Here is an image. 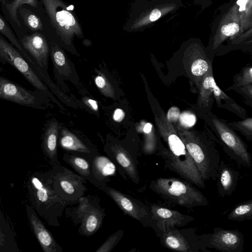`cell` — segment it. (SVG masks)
<instances>
[{
    "label": "cell",
    "mask_w": 252,
    "mask_h": 252,
    "mask_svg": "<svg viewBox=\"0 0 252 252\" xmlns=\"http://www.w3.org/2000/svg\"><path fill=\"white\" fill-rule=\"evenodd\" d=\"M28 185L30 193L33 197V204L39 213L50 225L59 226L58 219L67 204L54 189L51 171L31 177Z\"/></svg>",
    "instance_id": "1"
},
{
    "label": "cell",
    "mask_w": 252,
    "mask_h": 252,
    "mask_svg": "<svg viewBox=\"0 0 252 252\" xmlns=\"http://www.w3.org/2000/svg\"><path fill=\"white\" fill-rule=\"evenodd\" d=\"M204 181L216 180L220 158L213 144L193 131L175 126Z\"/></svg>",
    "instance_id": "2"
},
{
    "label": "cell",
    "mask_w": 252,
    "mask_h": 252,
    "mask_svg": "<svg viewBox=\"0 0 252 252\" xmlns=\"http://www.w3.org/2000/svg\"><path fill=\"white\" fill-rule=\"evenodd\" d=\"M150 188L165 201L189 209L208 204L205 196L192 184L176 178H158Z\"/></svg>",
    "instance_id": "3"
},
{
    "label": "cell",
    "mask_w": 252,
    "mask_h": 252,
    "mask_svg": "<svg viewBox=\"0 0 252 252\" xmlns=\"http://www.w3.org/2000/svg\"><path fill=\"white\" fill-rule=\"evenodd\" d=\"M0 62L8 63L17 69L34 88L51 97L47 86L53 85L45 72L28 61L22 53L12 44L0 36Z\"/></svg>",
    "instance_id": "4"
},
{
    "label": "cell",
    "mask_w": 252,
    "mask_h": 252,
    "mask_svg": "<svg viewBox=\"0 0 252 252\" xmlns=\"http://www.w3.org/2000/svg\"><path fill=\"white\" fill-rule=\"evenodd\" d=\"M220 12L212 25L210 42L212 51L229 40L231 43L242 33L237 5L234 0L220 7Z\"/></svg>",
    "instance_id": "5"
},
{
    "label": "cell",
    "mask_w": 252,
    "mask_h": 252,
    "mask_svg": "<svg viewBox=\"0 0 252 252\" xmlns=\"http://www.w3.org/2000/svg\"><path fill=\"white\" fill-rule=\"evenodd\" d=\"M52 166L53 186L56 193L67 205L78 203L88 190L86 180L61 164Z\"/></svg>",
    "instance_id": "6"
},
{
    "label": "cell",
    "mask_w": 252,
    "mask_h": 252,
    "mask_svg": "<svg viewBox=\"0 0 252 252\" xmlns=\"http://www.w3.org/2000/svg\"><path fill=\"white\" fill-rule=\"evenodd\" d=\"M78 203L70 216L74 223H80L78 232L81 235L91 236L101 227L105 216V210L101 207L96 198L93 197L83 196Z\"/></svg>",
    "instance_id": "7"
},
{
    "label": "cell",
    "mask_w": 252,
    "mask_h": 252,
    "mask_svg": "<svg viewBox=\"0 0 252 252\" xmlns=\"http://www.w3.org/2000/svg\"><path fill=\"white\" fill-rule=\"evenodd\" d=\"M182 63L186 73L198 88L204 76L212 68L205 48L198 39H190L185 44Z\"/></svg>",
    "instance_id": "8"
},
{
    "label": "cell",
    "mask_w": 252,
    "mask_h": 252,
    "mask_svg": "<svg viewBox=\"0 0 252 252\" xmlns=\"http://www.w3.org/2000/svg\"><path fill=\"white\" fill-rule=\"evenodd\" d=\"M0 67V72L2 71ZM48 96L41 92L28 90L0 74V98L20 105L44 109Z\"/></svg>",
    "instance_id": "9"
},
{
    "label": "cell",
    "mask_w": 252,
    "mask_h": 252,
    "mask_svg": "<svg viewBox=\"0 0 252 252\" xmlns=\"http://www.w3.org/2000/svg\"><path fill=\"white\" fill-rule=\"evenodd\" d=\"M42 1L53 26L64 42L69 43L74 34L82 35L76 19L60 0Z\"/></svg>",
    "instance_id": "10"
},
{
    "label": "cell",
    "mask_w": 252,
    "mask_h": 252,
    "mask_svg": "<svg viewBox=\"0 0 252 252\" xmlns=\"http://www.w3.org/2000/svg\"><path fill=\"white\" fill-rule=\"evenodd\" d=\"M98 189L107 194L125 214L139 221L144 226L151 224L150 208L142 202L109 187L107 185L102 186Z\"/></svg>",
    "instance_id": "11"
},
{
    "label": "cell",
    "mask_w": 252,
    "mask_h": 252,
    "mask_svg": "<svg viewBox=\"0 0 252 252\" xmlns=\"http://www.w3.org/2000/svg\"><path fill=\"white\" fill-rule=\"evenodd\" d=\"M221 141L233 154L232 158L240 163L250 166V155L245 143L226 125L217 118L212 119Z\"/></svg>",
    "instance_id": "12"
},
{
    "label": "cell",
    "mask_w": 252,
    "mask_h": 252,
    "mask_svg": "<svg viewBox=\"0 0 252 252\" xmlns=\"http://www.w3.org/2000/svg\"><path fill=\"white\" fill-rule=\"evenodd\" d=\"M150 210L152 222L155 223L161 232L185 226L194 220L190 216L155 204L150 206Z\"/></svg>",
    "instance_id": "13"
},
{
    "label": "cell",
    "mask_w": 252,
    "mask_h": 252,
    "mask_svg": "<svg viewBox=\"0 0 252 252\" xmlns=\"http://www.w3.org/2000/svg\"><path fill=\"white\" fill-rule=\"evenodd\" d=\"M20 42L35 64L46 71L49 49L44 36L38 32H34L24 36Z\"/></svg>",
    "instance_id": "14"
},
{
    "label": "cell",
    "mask_w": 252,
    "mask_h": 252,
    "mask_svg": "<svg viewBox=\"0 0 252 252\" xmlns=\"http://www.w3.org/2000/svg\"><path fill=\"white\" fill-rule=\"evenodd\" d=\"M210 247L221 252H239L243 248L244 237L237 230H226L216 228L209 234Z\"/></svg>",
    "instance_id": "15"
},
{
    "label": "cell",
    "mask_w": 252,
    "mask_h": 252,
    "mask_svg": "<svg viewBox=\"0 0 252 252\" xmlns=\"http://www.w3.org/2000/svg\"><path fill=\"white\" fill-rule=\"evenodd\" d=\"M111 160L116 163L120 174L126 179V176L135 184H138L139 176L137 170V160L129 152L119 144L111 146Z\"/></svg>",
    "instance_id": "16"
},
{
    "label": "cell",
    "mask_w": 252,
    "mask_h": 252,
    "mask_svg": "<svg viewBox=\"0 0 252 252\" xmlns=\"http://www.w3.org/2000/svg\"><path fill=\"white\" fill-rule=\"evenodd\" d=\"M28 218L32 229L45 252H62L63 248L56 241L50 232L40 220L34 210L28 205Z\"/></svg>",
    "instance_id": "17"
},
{
    "label": "cell",
    "mask_w": 252,
    "mask_h": 252,
    "mask_svg": "<svg viewBox=\"0 0 252 252\" xmlns=\"http://www.w3.org/2000/svg\"><path fill=\"white\" fill-rule=\"evenodd\" d=\"M94 185L98 189L110 181V177L116 174L117 166L109 158L98 154L90 161Z\"/></svg>",
    "instance_id": "18"
},
{
    "label": "cell",
    "mask_w": 252,
    "mask_h": 252,
    "mask_svg": "<svg viewBox=\"0 0 252 252\" xmlns=\"http://www.w3.org/2000/svg\"><path fill=\"white\" fill-rule=\"evenodd\" d=\"M59 128L57 121L54 119H52L45 126L42 136V149L52 165L61 164L57 153Z\"/></svg>",
    "instance_id": "19"
},
{
    "label": "cell",
    "mask_w": 252,
    "mask_h": 252,
    "mask_svg": "<svg viewBox=\"0 0 252 252\" xmlns=\"http://www.w3.org/2000/svg\"><path fill=\"white\" fill-rule=\"evenodd\" d=\"M59 143L63 149L76 153L75 155L83 157L90 161L98 155L96 151L91 149L76 135L65 128L62 130Z\"/></svg>",
    "instance_id": "20"
},
{
    "label": "cell",
    "mask_w": 252,
    "mask_h": 252,
    "mask_svg": "<svg viewBox=\"0 0 252 252\" xmlns=\"http://www.w3.org/2000/svg\"><path fill=\"white\" fill-rule=\"evenodd\" d=\"M218 189L222 196L231 194L236 186L238 173L220 161L218 171Z\"/></svg>",
    "instance_id": "21"
},
{
    "label": "cell",
    "mask_w": 252,
    "mask_h": 252,
    "mask_svg": "<svg viewBox=\"0 0 252 252\" xmlns=\"http://www.w3.org/2000/svg\"><path fill=\"white\" fill-rule=\"evenodd\" d=\"M161 240L164 246L169 249L180 252H193V247L184 236L182 230L176 228L162 232Z\"/></svg>",
    "instance_id": "22"
},
{
    "label": "cell",
    "mask_w": 252,
    "mask_h": 252,
    "mask_svg": "<svg viewBox=\"0 0 252 252\" xmlns=\"http://www.w3.org/2000/svg\"><path fill=\"white\" fill-rule=\"evenodd\" d=\"M63 160L69 164L81 177L94 185L90 161L87 158L75 154H65Z\"/></svg>",
    "instance_id": "23"
},
{
    "label": "cell",
    "mask_w": 252,
    "mask_h": 252,
    "mask_svg": "<svg viewBox=\"0 0 252 252\" xmlns=\"http://www.w3.org/2000/svg\"><path fill=\"white\" fill-rule=\"evenodd\" d=\"M216 84L213 76V68H211L204 76L198 87L199 94L198 104L201 108H209L214 98V89Z\"/></svg>",
    "instance_id": "24"
},
{
    "label": "cell",
    "mask_w": 252,
    "mask_h": 252,
    "mask_svg": "<svg viewBox=\"0 0 252 252\" xmlns=\"http://www.w3.org/2000/svg\"><path fill=\"white\" fill-rule=\"evenodd\" d=\"M177 8V3L173 4V0H166L159 6L152 8L144 16L134 24L132 28H138L151 24L158 20L162 15Z\"/></svg>",
    "instance_id": "25"
},
{
    "label": "cell",
    "mask_w": 252,
    "mask_h": 252,
    "mask_svg": "<svg viewBox=\"0 0 252 252\" xmlns=\"http://www.w3.org/2000/svg\"><path fill=\"white\" fill-rule=\"evenodd\" d=\"M237 5L242 32L252 30V0H234Z\"/></svg>",
    "instance_id": "26"
},
{
    "label": "cell",
    "mask_w": 252,
    "mask_h": 252,
    "mask_svg": "<svg viewBox=\"0 0 252 252\" xmlns=\"http://www.w3.org/2000/svg\"><path fill=\"white\" fill-rule=\"evenodd\" d=\"M0 32L9 40L11 44L22 53V54L24 56V57L28 60L29 62L32 63L34 66L40 68L35 64V63L32 61V59L23 49L20 44V41L16 37L12 31L9 27L8 25L7 24V23L5 22L0 14Z\"/></svg>",
    "instance_id": "27"
},
{
    "label": "cell",
    "mask_w": 252,
    "mask_h": 252,
    "mask_svg": "<svg viewBox=\"0 0 252 252\" xmlns=\"http://www.w3.org/2000/svg\"><path fill=\"white\" fill-rule=\"evenodd\" d=\"M51 57L56 71L59 73L68 75L70 68L63 52L58 47L52 46Z\"/></svg>",
    "instance_id": "28"
},
{
    "label": "cell",
    "mask_w": 252,
    "mask_h": 252,
    "mask_svg": "<svg viewBox=\"0 0 252 252\" xmlns=\"http://www.w3.org/2000/svg\"><path fill=\"white\" fill-rule=\"evenodd\" d=\"M252 216V201L250 200L235 207L228 214L227 218L229 220L242 221L251 219Z\"/></svg>",
    "instance_id": "29"
},
{
    "label": "cell",
    "mask_w": 252,
    "mask_h": 252,
    "mask_svg": "<svg viewBox=\"0 0 252 252\" xmlns=\"http://www.w3.org/2000/svg\"><path fill=\"white\" fill-rule=\"evenodd\" d=\"M143 131L145 134L143 151L145 154L151 155L154 154L157 147L158 141L152 130V126L150 123L145 124Z\"/></svg>",
    "instance_id": "30"
},
{
    "label": "cell",
    "mask_w": 252,
    "mask_h": 252,
    "mask_svg": "<svg viewBox=\"0 0 252 252\" xmlns=\"http://www.w3.org/2000/svg\"><path fill=\"white\" fill-rule=\"evenodd\" d=\"M25 4L36 7L37 3L36 0H13L11 2L7 3L6 4V8L11 18L20 27L21 25L17 17V11L22 5Z\"/></svg>",
    "instance_id": "31"
},
{
    "label": "cell",
    "mask_w": 252,
    "mask_h": 252,
    "mask_svg": "<svg viewBox=\"0 0 252 252\" xmlns=\"http://www.w3.org/2000/svg\"><path fill=\"white\" fill-rule=\"evenodd\" d=\"M20 10L25 24L29 29L32 31L42 29V24L38 17L26 8L21 7Z\"/></svg>",
    "instance_id": "32"
},
{
    "label": "cell",
    "mask_w": 252,
    "mask_h": 252,
    "mask_svg": "<svg viewBox=\"0 0 252 252\" xmlns=\"http://www.w3.org/2000/svg\"><path fill=\"white\" fill-rule=\"evenodd\" d=\"M124 234L123 229H119L110 235L104 243L95 251V252H110L118 242L120 241Z\"/></svg>",
    "instance_id": "33"
},
{
    "label": "cell",
    "mask_w": 252,
    "mask_h": 252,
    "mask_svg": "<svg viewBox=\"0 0 252 252\" xmlns=\"http://www.w3.org/2000/svg\"><path fill=\"white\" fill-rule=\"evenodd\" d=\"M94 82L97 87L104 95L111 98L115 97L113 87L105 76L100 74L98 75L95 77Z\"/></svg>",
    "instance_id": "34"
},
{
    "label": "cell",
    "mask_w": 252,
    "mask_h": 252,
    "mask_svg": "<svg viewBox=\"0 0 252 252\" xmlns=\"http://www.w3.org/2000/svg\"><path fill=\"white\" fill-rule=\"evenodd\" d=\"M178 126L185 129L192 127L196 122L195 115L190 112H184L179 116Z\"/></svg>",
    "instance_id": "35"
},
{
    "label": "cell",
    "mask_w": 252,
    "mask_h": 252,
    "mask_svg": "<svg viewBox=\"0 0 252 252\" xmlns=\"http://www.w3.org/2000/svg\"><path fill=\"white\" fill-rule=\"evenodd\" d=\"M236 128L240 130L247 137L251 139L252 135V119L251 118L232 124Z\"/></svg>",
    "instance_id": "36"
},
{
    "label": "cell",
    "mask_w": 252,
    "mask_h": 252,
    "mask_svg": "<svg viewBox=\"0 0 252 252\" xmlns=\"http://www.w3.org/2000/svg\"><path fill=\"white\" fill-rule=\"evenodd\" d=\"M236 87L252 85V68L251 66L245 68L236 79Z\"/></svg>",
    "instance_id": "37"
},
{
    "label": "cell",
    "mask_w": 252,
    "mask_h": 252,
    "mask_svg": "<svg viewBox=\"0 0 252 252\" xmlns=\"http://www.w3.org/2000/svg\"><path fill=\"white\" fill-rule=\"evenodd\" d=\"M180 114L178 108L172 107L169 109L166 116L167 120L174 126L178 120Z\"/></svg>",
    "instance_id": "38"
},
{
    "label": "cell",
    "mask_w": 252,
    "mask_h": 252,
    "mask_svg": "<svg viewBox=\"0 0 252 252\" xmlns=\"http://www.w3.org/2000/svg\"><path fill=\"white\" fill-rule=\"evenodd\" d=\"M125 117V111L121 108H117L114 111L113 114V119L114 121L116 122H121Z\"/></svg>",
    "instance_id": "39"
},
{
    "label": "cell",
    "mask_w": 252,
    "mask_h": 252,
    "mask_svg": "<svg viewBox=\"0 0 252 252\" xmlns=\"http://www.w3.org/2000/svg\"><path fill=\"white\" fill-rule=\"evenodd\" d=\"M87 103L94 111H97L98 107L97 102L94 99L88 98L87 99Z\"/></svg>",
    "instance_id": "40"
},
{
    "label": "cell",
    "mask_w": 252,
    "mask_h": 252,
    "mask_svg": "<svg viewBox=\"0 0 252 252\" xmlns=\"http://www.w3.org/2000/svg\"></svg>",
    "instance_id": "41"
}]
</instances>
